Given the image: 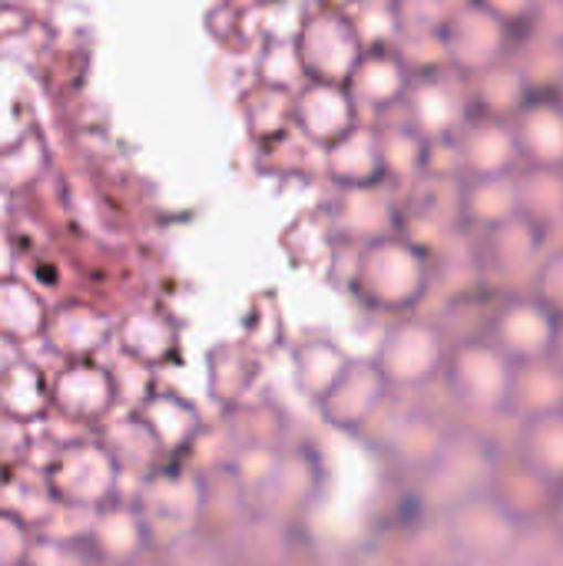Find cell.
<instances>
[{
	"mask_svg": "<svg viewBox=\"0 0 563 566\" xmlns=\"http://www.w3.org/2000/svg\"><path fill=\"white\" fill-rule=\"evenodd\" d=\"M305 76L322 80V83H342L348 86L355 76V66L365 56V40L355 27V17L342 3H319L312 7L302 20L299 30L292 33Z\"/></svg>",
	"mask_w": 563,
	"mask_h": 566,
	"instance_id": "obj_2",
	"label": "cell"
},
{
	"mask_svg": "<svg viewBox=\"0 0 563 566\" xmlns=\"http://www.w3.org/2000/svg\"><path fill=\"white\" fill-rule=\"evenodd\" d=\"M461 179L468 176H514L524 169L514 123L494 116H471L461 136L455 139Z\"/></svg>",
	"mask_w": 563,
	"mask_h": 566,
	"instance_id": "obj_13",
	"label": "cell"
},
{
	"mask_svg": "<svg viewBox=\"0 0 563 566\" xmlns=\"http://www.w3.org/2000/svg\"><path fill=\"white\" fill-rule=\"evenodd\" d=\"M329 226L335 235L362 245H372L378 239L398 235L405 226V196L398 182H375L358 189H338Z\"/></svg>",
	"mask_w": 563,
	"mask_h": 566,
	"instance_id": "obj_9",
	"label": "cell"
},
{
	"mask_svg": "<svg viewBox=\"0 0 563 566\" xmlns=\"http://www.w3.org/2000/svg\"><path fill=\"white\" fill-rule=\"evenodd\" d=\"M511 46H514V30L501 17H494L481 0H458L448 20L441 23L445 66H451L468 80L514 56Z\"/></svg>",
	"mask_w": 563,
	"mask_h": 566,
	"instance_id": "obj_7",
	"label": "cell"
},
{
	"mask_svg": "<svg viewBox=\"0 0 563 566\" xmlns=\"http://www.w3.org/2000/svg\"><path fill=\"white\" fill-rule=\"evenodd\" d=\"M484 245V262L494 275L501 279H514V275H534L538 265L544 262V245H548V232L541 226H534L531 219L518 216L491 232L481 235Z\"/></svg>",
	"mask_w": 563,
	"mask_h": 566,
	"instance_id": "obj_19",
	"label": "cell"
},
{
	"mask_svg": "<svg viewBox=\"0 0 563 566\" xmlns=\"http://www.w3.org/2000/svg\"><path fill=\"white\" fill-rule=\"evenodd\" d=\"M305 80L309 76H305L295 36H269L259 50V60H256V83L295 93Z\"/></svg>",
	"mask_w": 563,
	"mask_h": 566,
	"instance_id": "obj_28",
	"label": "cell"
},
{
	"mask_svg": "<svg viewBox=\"0 0 563 566\" xmlns=\"http://www.w3.org/2000/svg\"><path fill=\"white\" fill-rule=\"evenodd\" d=\"M531 289H534L531 295L538 302H544L563 322V245L544 255V262L538 265V272L531 279Z\"/></svg>",
	"mask_w": 563,
	"mask_h": 566,
	"instance_id": "obj_29",
	"label": "cell"
},
{
	"mask_svg": "<svg viewBox=\"0 0 563 566\" xmlns=\"http://www.w3.org/2000/svg\"><path fill=\"white\" fill-rule=\"evenodd\" d=\"M488 494H491L511 517H518L521 524H528V521L548 517L557 488H554L551 481H544L531 464H524L521 454L514 451L511 458H501V454H498V464H494Z\"/></svg>",
	"mask_w": 563,
	"mask_h": 566,
	"instance_id": "obj_17",
	"label": "cell"
},
{
	"mask_svg": "<svg viewBox=\"0 0 563 566\" xmlns=\"http://www.w3.org/2000/svg\"><path fill=\"white\" fill-rule=\"evenodd\" d=\"M402 116L431 143H455L468 119L475 116L471 83L451 66L418 70L415 83L402 103Z\"/></svg>",
	"mask_w": 563,
	"mask_h": 566,
	"instance_id": "obj_6",
	"label": "cell"
},
{
	"mask_svg": "<svg viewBox=\"0 0 563 566\" xmlns=\"http://www.w3.org/2000/svg\"><path fill=\"white\" fill-rule=\"evenodd\" d=\"M548 524H551V531L563 541V488H557V494H554V504L548 511Z\"/></svg>",
	"mask_w": 563,
	"mask_h": 566,
	"instance_id": "obj_31",
	"label": "cell"
},
{
	"mask_svg": "<svg viewBox=\"0 0 563 566\" xmlns=\"http://www.w3.org/2000/svg\"><path fill=\"white\" fill-rule=\"evenodd\" d=\"M518 454L544 481L563 488V411L524 421V431L518 438Z\"/></svg>",
	"mask_w": 563,
	"mask_h": 566,
	"instance_id": "obj_27",
	"label": "cell"
},
{
	"mask_svg": "<svg viewBox=\"0 0 563 566\" xmlns=\"http://www.w3.org/2000/svg\"><path fill=\"white\" fill-rule=\"evenodd\" d=\"M378 133H382V156H385L388 182H398V186L421 182L431 169V143L405 116L378 123Z\"/></svg>",
	"mask_w": 563,
	"mask_h": 566,
	"instance_id": "obj_23",
	"label": "cell"
},
{
	"mask_svg": "<svg viewBox=\"0 0 563 566\" xmlns=\"http://www.w3.org/2000/svg\"><path fill=\"white\" fill-rule=\"evenodd\" d=\"M561 3H563V0H561Z\"/></svg>",
	"mask_w": 563,
	"mask_h": 566,
	"instance_id": "obj_33",
	"label": "cell"
},
{
	"mask_svg": "<svg viewBox=\"0 0 563 566\" xmlns=\"http://www.w3.org/2000/svg\"><path fill=\"white\" fill-rule=\"evenodd\" d=\"M521 189V216L541 226L548 235L563 226V169H534L524 166L518 172Z\"/></svg>",
	"mask_w": 563,
	"mask_h": 566,
	"instance_id": "obj_26",
	"label": "cell"
},
{
	"mask_svg": "<svg viewBox=\"0 0 563 566\" xmlns=\"http://www.w3.org/2000/svg\"><path fill=\"white\" fill-rule=\"evenodd\" d=\"M521 216V189L514 176H468L458 186V219L475 232H491Z\"/></svg>",
	"mask_w": 563,
	"mask_h": 566,
	"instance_id": "obj_18",
	"label": "cell"
},
{
	"mask_svg": "<svg viewBox=\"0 0 563 566\" xmlns=\"http://www.w3.org/2000/svg\"><path fill=\"white\" fill-rule=\"evenodd\" d=\"M518 365L491 342V338H468L448 352L445 381L455 401L475 415H498L511 405Z\"/></svg>",
	"mask_w": 563,
	"mask_h": 566,
	"instance_id": "obj_4",
	"label": "cell"
},
{
	"mask_svg": "<svg viewBox=\"0 0 563 566\" xmlns=\"http://www.w3.org/2000/svg\"><path fill=\"white\" fill-rule=\"evenodd\" d=\"M514 133L524 166L563 169V99L554 90H538L514 116Z\"/></svg>",
	"mask_w": 563,
	"mask_h": 566,
	"instance_id": "obj_15",
	"label": "cell"
},
{
	"mask_svg": "<svg viewBox=\"0 0 563 566\" xmlns=\"http://www.w3.org/2000/svg\"><path fill=\"white\" fill-rule=\"evenodd\" d=\"M325 176L335 189H358L385 182V156H382V133L378 123H358L348 136L332 143L322 159Z\"/></svg>",
	"mask_w": 563,
	"mask_h": 566,
	"instance_id": "obj_16",
	"label": "cell"
},
{
	"mask_svg": "<svg viewBox=\"0 0 563 566\" xmlns=\"http://www.w3.org/2000/svg\"><path fill=\"white\" fill-rule=\"evenodd\" d=\"M352 358L329 338H312L295 348V381L305 398L315 405L338 385V378L348 371Z\"/></svg>",
	"mask_w": 563,
	"mask_h": 566,
	"instance_id": "obj_25",
	"label": "cell"
},
{
	"mask_svg": "<svg viewBox=\"0 0 563 566\" xmlns=\"http://www.w3.org/2000/svg\"><path fill=\"white\" fill-rule=\"evenodd\" d=\"M494 464H498V454L491 451L484 438L468 434V431H451L441 454L418 478L425 504L438 514H448L451 507L488 494Z\"/></svg>",
	"mask_w": 563,
	"mask_h": 566,
	"instance_id": "obj_5",
	"label": "cell"
},
{
	"mask_svg": "<svg viewBox=\"0 0 563 566\" xmlns=\"http://www.w3.org/2000/svg\"><path fill=\"white\" fill-rule=\"evenodd\" d=\"M468 83H471L475 113H478V116L508 119V123H514V116H518V113L531 103V96L538 93L531 70H528L518 56H508V60L494 63L491 70L471 76Z\"/></svg>",
	"mask_w": 563,
	"mask_h": 566,
	"instance_id": "obj_20",
	"label": "cell"
},
{
	"mask_svg": "<svg viewBox=\"0 0 563 566\" xmlns=\"http://www.w3.org/2000/svg\"><path fill=\"white\" fill-rule=\"evenodd\" d=\"M362 123V106L342 83L305 80L295 90V133L305 143L329 149Z\"/></svg>",
	"mask_w": 563,
	"mask_h": 566,
	"instance_id": "obj_12",
	"label": "cell"
},
{
	"mask_svg": "<svg viewBox=\"0 0 563 566\" xmlns=\"http://www.w3.org/2000/svg\"><path fill=\"white\" fill-rule=\"evenodd\" d=\"M448 352L451 348L441 328L421 318H402L385 332L375 365L382 368L392 388H421L431 378L445 375Z\"/></svg>",
	"mask_w": 563,
	"mask_h": 566,
	"instance_id": "obj_8",
	"label": "cell"
},
{
	"mask_svg": "<svg viewBox=\"0 0 563 566\" xmlns=\"http://www.w3.org/2000/svg\"><path fill=\"white\" fill-rule=\"evenodd\" d=\"M448 438H451V431H448V424L438 415H431V411H408V415H402L392 424V431L385 438V451L392 454V461L398 468H405V471L421 478L431 468V461L441 454Z\"/></svg>",
	"mask_w": 563,
	"mask_h": 566,
	"instance_id": "obj_21",
	"label": "cell"
},
{
	"mask_svg": "<svg viewBox=\"0 0 563 566\" xmlns=\"http://www.w3.org/2000/svg\"><path fill=\"white\" fill-rule=\"evenodd\" d=\"M388 378L375 365V358H352L348 371L338 385L319 401V415L329 428L345 434H362L388 398Z\"/></svg>",
	"mask_w": 563,
	"mask_h": 566,
	"instance_id": "obj_11",
	"label": "cell"
},
{
	"mask_svg": "<svg viewBox=\"0 0 563 566\" xmlns=\"http://www.w3.org/2000/svg\"><path fill=\"white\" fill-rule=\"evenodd\" d=\"M554 93H557V96H561V99H563V73H561V80L554 83Z\"/></svg>",
	"mask_w": 563,
	"mask_h": 566,
	"instance_id": "obj_32",
	"label": "cell"
},
{
	"mask_svg": "<svg viewBox=\"0 0 563 566\" xmlns=\"http://www.w3.org/2000/svg\"><path fill=\"white\" fill-rule=\"evenodd\" d=\"M563 322L534 295H518L508 298L488 328V338L514 361V365H531L557 355Z\"/></svg>",
	"mask_w": 563,
	"mask_h": 566,
	"instance_id": "obj_10",
	"label": "cell"
},
{
	"mask_svg": "<svg viewBox=\"0 0 563 566\" xmlns=\"http://www.w3.org/2000/svg\"><path fill=\"white\" fill-rule=\"evenodd\" d=\"M415 73L418 70L405 60V53L398 46H368L362 63L355 66L348 90L362 109L392 113L405 103V96L415 83Z\"/></svg>",
	"mask_w": 563,
	"mask_h": 566,
	"instance_id": "obj_14",
	"label": "cell"
},
{
	"mask_svg": "<svg viewBox=\"0 0 563 566\" xmlns=\"http://www.w3.org/2000/svg\"><path fill=\"white\" fill-rule=\"evenodd\" d=\"M494 17H501L511 30H528L541 20L544 0H481Z\"/></svg>",
	"mask_w": 563,
	"mask_h": 566,
	"instance_id": "obj_30",
	"label": "cell"
},
{
	"mask_svg": "<svg viewBox=\"0 0 563 566\" xmlns=\"http://www.w3.org/2000/svg\"><path fill=\"white\" fill-rule=\"evenodd\" d=\"M445 517V541L468 566H498L518 557L524 524L511 517L491 494L451 507Z\"/></svg>",
	"mask_w": 563,
	"mask_h": 566,
	"instance_id": "obj_3",
	"label": "cell"
},
{
	"mask_svg": "<svg viewBox=\"0 0 563 566\" xmlns=\"http://www.w3.org/2000/svg\"><path fill=\"white\" fill-rule=\"evenodd\" d=\"M242 116L259 146H275L295 129V93L256 83L242 99Z\"/></svg>",
	"mask_w": 563,
	"mask_h": 566,
	"instance_id": "obj_24",
	"label": "cell"
},
{
	"mask_svg": "<svg viewBox=\"0 0 563 566\" xmlns=\"http://www.w3.org/2000/svg\"><path fill=\"white\" fill-rule=\"evenodd\" d=\"M508 411H511L514 418H521V421H534V418L561 415L563 361H557V358H544V361L518 365Z\"/></svg>",
	"mask_w": 563,
	"mask_h": 566,
	"instance_id": "obj_22",
	"label": "cell"
},
{
	"mask_svg": "<svg viewBox=\"0 0 563 566\" xmlns=\"http://www.w3.org/2000/svg\"><path fill=\"white\" fill-rule=\"evenodd\" d=\"M352 285L368 308L408 315L431 292V255L405 232L378 239L358 249Z\"/></svg>",
	"mask_w": 563,
	"mask_h": 566,
	"instance_id": "obj_1",
	"label": "cell"
}]
</instances>
